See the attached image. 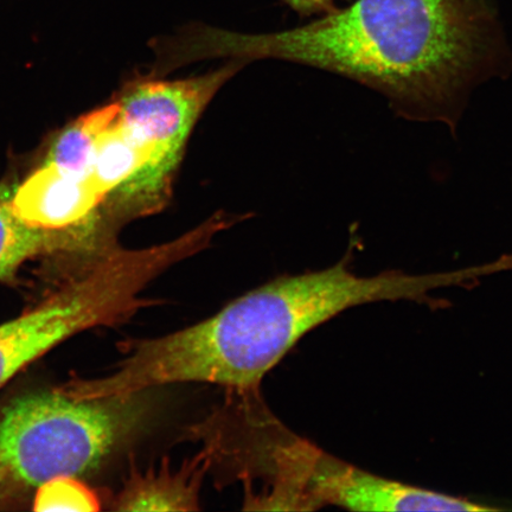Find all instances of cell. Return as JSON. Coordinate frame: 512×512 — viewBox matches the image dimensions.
Returning a JSON list of instances; mask_svg holds the SVG:
<instances>
[{"label":"cell","mask_w":512,"mask_h":512,"mask_svg":"<svg viewBox=\"0 0 512 512\" xmlns=\"http://www.w3.org/2000/svg\"><path fill=\"white\" fill-rule=\"evenodd\" d=\"M201 426L210 464H227L236 478L264 479L260 494L246 495L245 509L310 511L338 507L371 511L383 479L344 462L292 433L253 392L234 393Z\"/></svg>","instance_id":"obj_3"},{"label":"cell","mask_w":512,"mask_h":512,"mask_svg":"<svg viewBox=\"0 0 512 512\" xmlns=\"http://www.w3.org/2000/svg\"><path fill=\"white\" fill-rule=\"evenodd\" d=\"M36 511H98V497L79 478L57 477L36 490Z\"/></svg>","instance_id":"obj_10"},{"label":"cell","mask_w":512,"mask_h":512,"mask_svg":"<svg viewBox=\"0 0 512 512\" xmlns=\"http://www.w3.org/2000/svg\"><path fill=\"white\" fill-rule=\"evenodd\" d=\"M294 10L302 14H316V12L331 9L334 0H285Z\"/></svg>","instance_id":"obj_11"},{"label":"cell","mask_w":512,"mask_h":512,"mask_svg":"<svg viewBox=\"0 0 512 512\" xmlns=\"http://www.w3.org/2000/svg\"><path fill=\"white\" fill-rule=\"evenodd\" d=\"M210 469L206 451L172 470L164 464L159 470L146 472L132 469L123 490L113 501L117 511H198L201 509V489Z\"/></svg>","instance_id":"obj_7"},{"label":"cell","mask_w":512,"mask_h":512,"mask_svg":"<svg viewBox=\"0 0 512 512\" xmlns=\"http://www.w3.org/2000/svg\"><path fill=\"white\" fill-rule=\"evenodd\" d=\"M222 59L280 60L344 76L386 96L400 117L457 131L473 91L512 70L465 0H356L268 34L221 30Z\"/></svg>","instance_id":"obj_1"},{"label":"cell","mask_w":512,"mask_h":512,"mask_svg":"<svg viewBox=\"0 0 512 512\" xmlns=\"http://www.w3.org/2000/svg\"><path fill=\"white\" fill-rule=\"evenodd\" d=\"M348 254L335 266L286 275L249 291L215 315L171 334L124 343L113 373L62 384L79 399L111 398L178 383H208L230 392H252L270 371L318 326L354 307L408 302L443 311L444 288H469L470 268L409 274L399 270L361 277Z\"/></svg>","instance_id":"obj_2"},{"label":"cell","mask_w":512,"mask_h":512,"mask_svg":"<svg viewBox=\"0 0 512 512\" xmlns=\"http://www.w3.org/2000/svg\"><path fill=\"white\" fill-rule=\"evenodd\" d=\"M105 201L91 177L69 174L44 163L12 191L11 206L27 226L72 236L83 249L92 251L95 210Z\"/></svg>","instance_id":"obj_6"},{"label":"cell","mask_w":512,"mask_h":512,"mask_svg":"<svg viewBox=\"0 0 512 512\" xmlns=\"http://www.w3.org/2000/svg\"><path fill=\"white\" fill-rule=\"evenodd\" d=\"M12 191L0 183V283H9L36 256L80 249L68 235L43 232L19 220L11 206Z\"/></svg>","instance_id":"obj_8"},{"label":"cell","mask_w":512,"mask_h":512,"mask_svg":"<svg viewBox=\"0 0 512 512\" xmlns=\"http://www.w3.org/2000/svg\"><path fill=\"white\" fill-rule=\"evenodd\" d=\"M120 113L119 101L83 115L64 130L51 145L46 163L82 177L91 172L96 146Z\"/></svg>","instance_id":"obj_9"},{"label":"cell","mask_w":512,"mask_h":512,"mask_svg":"<svg viewBox=\"0 0 512 512\" xmlns=\"http://www.w3.org/2000/svg\"><path fill=\"white\" fill-rule=\"evenodd\" d=\"M153 390L79 399L57 388L9 402L0 411V496L94 471L149 424Z\"/></svg>","instance_id":"obj_4"},{"label":"cell","mask_w":512,"mask_h":512,"mask_svg":"<svg viewBox=\"0 0 512 512\" xmlns=\"http://www.w3.org/2000/svg\"><path fill=\"white\" fill-rule=\"evenodd\" d=\"M196 253L190 235L144 249L112 247L42 302L0 324V389L69 338L124 324L155 305L143 292L171 266Z\"/></svg>","instance_id":"obj_5"}]
</instances>
